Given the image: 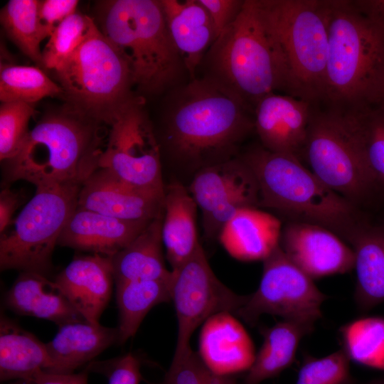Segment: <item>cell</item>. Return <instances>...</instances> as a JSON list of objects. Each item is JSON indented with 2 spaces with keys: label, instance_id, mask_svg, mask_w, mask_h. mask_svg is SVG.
I'll return each instance as SVG.
<instances>
[{
  "label": "cell",
  "instance_id": "obj_25",
  "mask_svg": "<svg viewBox=\"0 0 384 384\" xmlns=\"http://www.w3.org/2000/svg\"><path fill=\"white\" fill-rule=\"evenodd\" d=\"M163 210L127 246L110 257L114 283L167 279L162 247Z\"/></svg>",
  "mask_w": 384,
  "mask_h": 384
},
{
  "label": "cell",
  "instance_id": "obj_44",
  "mask_svg": "<svg viewBox=\"0 0 384 384\" xmlns=\"http://www.w3.org/2000/svg\"><path fill=\"white\" fill-rule=\"evenodd\" d=\"M353 2L367 18L384 28V0H354Z\"/></svg>",
  "mask_w": 384,
  "mask_h": 384
},
{
  "label": "cell",
  "instance_id": "obj_23",
  "mask_svg": "<svg viewBox=\"0 0 384 384\" xmlns=\"http://www.w3.org/2000/svg\"><path fill=\"white\" fill-rule=\"evenodd\" d=\"M279 220L272 215L248 208L238 211L218 238L225 250L242 261L264 260L279 246Z\"/></svg>",
  "mask_w": 384,
  "mask_h": 384
},
{
  "label": "cell",
  "instance_id": "obj_16",
  "mask_svg": "<svg viewBox=\"0 0 384 384\" xmlns=\"http://www.w3.org/2000/svg\"><path fill=\"white\" fill-rule=\"evenodd\" d=\"M164 198L136 189L99 168L81 186L78 206L129 221H151Z\"/></svg>",
  "mask_w": 384,
  "mask_h": 384
},
{
  "label": "cell",
  "instance_id": "obj_3",
  "mask_svg": "<svg viewBox=\"0 0 384 384\" xmlns=\"http://www.w3.org/2000/svg\"><path fill=\"white\" fill-rule=\"evenodd\" d=\"M102 124L68 103L46 113L18 153L3 162L4 180H23L36 187L82 186L99 169L107 134Z\"/></svg>",
  "mask_w": 384,
  "mask_h": 384
},
{
  "label": "cell",
  "instance_id": "obj_12",
  "mask_svg": "<svg viewBox=\"0 0 384 384\" xmlns=\"http://www.w3.org/2000/svg\"><path fill=\"white\" fill-rule=\"evenodd\" d=\"M328 297L313 279L294 265L279 246L263 260V272L257 290L247 295L236 315L255 324L264 314L277 315L314 329Z\"/></svg>",
  "mask_w": 384,
  "mask_h": 384
},
{
  "label": "cell",
  "instance_id": "obj_37",
  "mask_svg": "<svg viewBox=\"0 0 384 384\" xmlns=\"http://www.w3.org/2000/svg\"><path fill=\"white\" fill-rule=\"evenodd\" d=\"M349 361L343 348L321 358H310L300 368L295 384H351Z\"/></svg>",
  "mask_w": 384,
  "mask_h": 384
},
{
  "label": "cell",
  "instance_id": "obj_13",
  "mask_svg": "<svg viewBox=\"0 0 384 384\" xmlns=\"http://www.w3.org/2000/svg\"><path fill=\"white\" fill-rule=\"evenodd\" d=\"M170 292L178 321L174 354L191 348V336L200 324L218 313L236 315L247 299L218 279L201 245L189 259L171 270Z\"/></svg>",
  "mask_w": 384,
  "mask_h": 384
},
{
  "label": "cell",
  "instance_id": "obj_2",
  "mask_svg": "<svg viewBox=\"0 0 384 384\" xmlns=\"http://www.w3.org/2000/svg\"><path fill=\"white\" fill-rule=\"evenodd\" d=\"M199 70L201 77L233 93L253 111L265 95L287 92L284 58L264 0H245L239 16L215 38Z\"/></svg>",
  "mask_w": 384,
  "mask_h": 384
},
{
  "label": "cell",
  "instance_id": "obj_39",
  "mask_svg": "<svg viewBox=\"0 0 384 384\" xmlns=\"http://www.w3.org/2000/svg\"><path fill=\"white\" fill-rule=\"evenodd\" d=\"M208 11L216 38L239 16L245 0H198Z\"/></svg>",
  "mask_w": 384,
  "mask_h": 384
},
{
  "label": "cell",
  "instance_id": "obj_46",
  "mask_svg": "<svg viewBox=\"0 0 384 384\" xmlns=\"http://www.w3.org/2000/svg\"><path fill=\"white\" fill-rule=\"evenodd\" d=\"M9 384H34L32 381L28 380H16V381Z\"/></svg>",
  "mask_w": 384,
  "mask_h": 384
},
{
  "label": "cell",
  "instance_id": "obj_38",
  "mask_svg": "<svg viewBox=\"0 0 384 384\" xmlns=\"http://www.w3.org/2000/svg\"><path fill=\"white\" fill-rule=\"evenodd\" d=\"M218 375L191 348L184 353L174 355L164 384H210Z\"/></svg>",
  "mask_w": 384,
  "mask_h": 384
},
{
  "label": "cell",
  "instance_id": "obj_5",
  "mask_svg": "<svg viewBox=\"0 0 384 384\" xmlns=\"http://www.w3.org/2000/svg\"><path fill=\"white\" fill-rule=\"evenodd\" d=\"M328 53L321 104L351 108L378 97L384 87V28L351 0H326Z\"/></svg>",
  "mask_w": 384,
  "mask_h": 384
},
{
  "label": "cell",
  "instance_id": "obj_31",
  "mask_svg": "<svg viewBox=\"0 0 384 384\" xmlns=\"http://www.w3.org/2000/svg\"><path fill=\"white\" fill-rule=\"evenodd\" d=\"M343 110L351 119L375 183L384 185V97Z\"/></svg>",
  "mask_w": 384,
  "mask_h": 384
},
{
  "label": "cell",
  "instance_id": "obj_1",
  "mask_svg": "<svg viewBox=\"0 0 384 384\" xmlns=\"http://www.w3.org/2000/svg\"><path fill=\"white\" fill-rule=\"evenodd\" d=\"M159 132L161 155L193 174L238 156L255 131L254 111L240 97L201 76L164 95Z\"/></svg>",
  "mask_w": 384,
  "mask_h": 384
},
{
  "label": "cell",
  "instance_id": "obj_27",
  "mask_svg": "<svg viewBox=\"0 0 384 384\" xmlns=\"http://www.w3.org/2000/svg\"><path fill=\"white\" fill-rule=\"evenodd\" d=\"M48 364L46 343L1 314L0 380H31Z\"/></svg>",
  "mask_w": 384,
  "mask_h": 384
},
{
  "label": "cell",
  "instance_id": "obj_26",
  "mask_svg": "<svg viewBox=\"0 0 384 384\" xmlns=\"http://www.w3.org/2000/svg\"><path fill=\"white\" fill-rule=\"evenodd\" d=\"M347 241L355 255V299L368 309L384 302V230L361 225Z\"/></svg>",
  "mask_w": 384,
  "mask_h": 384
},
{
  "label": "cell",
  "instance_id": "obj_32",
  "mask_svg": "<svg viewBox=\"0 0 384 384\" xmlns=\"http://www.w3.org/2000/svg\"><path fill=\"white\" fill-rule=\"evenodd\" d=\"M37 0H10L1 9V22L10 39L36 63L43 66L41 43L50 32L39 17Z\"/></svg>",
  "mask_w": 384,
  "mask_h": 384
},
{
  "label": "cell",
  "instance_id": "obj_35",
  "mask_svg": "<svg viewBox=\"0 0 384 384\" xmlns=\"http://www.w3.org/2000/svg\"><path fill=\"white\" fill-rule=\"evenodd\" d=\"M92 19L76 11L55 26L42 53L43 67L58 70L84 39Z\"/></svg>",
  "mask_w": 384,
  "mask_h": 384
},
{
  "label": "cell",
  "instance_id": "obj_21",
  "mask_svg": "<svg viewBox=\"0 0 384 384\" xmlns=\"http://www.w3.org/2000/svg\"><path fill=\"white\" fill-rule=\"evenodd\" d=\"M117 328L80 320L58 326L53 338L46 343L48 364L44 370L53 373H73L104 350L118 343Z\"/></svg>",
  "mask_w": 384,
  "mask_h": 384
},
{
  "label": "cell",
  "instance_id": "obj_6",
  "mask_svg": "<svg viewBox=\"0 0 384 384\" xmlns=\"http://www.w3.org/2000/svg\"><path fill=\"white\" fill-rule=\"evenodd\" d=\"M239 155L256 178L259 207L277 210L291 221L324 227L346 240L362 225L356 206L325 185L295 156L261 145Z\"/></svg>",
  "mask_w": 384,
  "mask_h": 384
},
{
  "label": "cell",
  "instance_id": "obj_48",
  "mask_svg": "<svg viewBox=\"0 0 384 384\" xmlns=\"http://www.w3.org/2000/svg\"><path fill=\"white\" fill-rule=\"evenodd\" d=\"M380 96H383V97H384V87H383V90L382 93H381V95H380Z\"/></svg>",
  "mask_w": 384,
  "mask_h": 384
},
{
  "label": "cell",
  "instance_id": "obj_28",
  "mask_svg": "<svg viewBox=\"0 0 384 384\" xmlns=\"http://www.w3.org/2000/svg\"><path fill=\"white\" fill-rule=\"evenodd\" d=\"M257 186L255 174L238 155L196 171L188 191L203 217L232 196Z\"/></svg>",
  "mask_w": 384,
  "mask_h": 384
},
{
  "label": "cell",
  "instance_id": "obj_30",
  "mask_svg": "<svg viewBox=\"0 0 384 384\" xmlns=\"http://www.w3.org/2000/svg\"><path fill=\"white\" fill-rule=\"evenodd\" d=\"M170 277L167 279L115 283L116 301L119 310V325L117 327L119 343H124L135 335L151 309L161 303L171 301Z\"/></svg>",
  "mask_w": 384,
  "mask_h": 384
},
{
  "label": "cell",
  "instance_id": "obj_33",
  "mask_svg": "<svg viewBox=\"0 0 384 384\" xmlns=\"http://www.w3.org/2000/svg\"><path fill=\"white\" fill-rule=\"evenodd\" d=\"M64 95L60 85L39 68L1 64L0 100L35 104L43 98Z\"/></svg>",
  "mask_w": 384,
  "mask_h": 384
},
{
  "label": "cell",
  "instance_id": "obj_19",
  "mask_svg": "<svg viewBox=\"0 0 384 384\" xmlns=\"http://www.w3.org/2000/svg\"><path fill=\"white\" fill-rule=\"evenodd\" d=\"M199 355L214 373L224 376L248 370L256 356L245 329L228 312L216 314L203 323Z\"/></svg>",
  "mask_w": 384,
  "mask_h": 384
},
{
  "label": "cell",
  "instance_id": "obj_20",
  "mask_svg": "<svg viewBox=\"0 0 384 384\" xmlns=\"http://www.w3.org/2000/svg\"><path fill=\"white\" fill-rule=\"evenodd\" d=\"M160 2L170 36L191 80L193 79L216 38L211 18L198 0H160Z\"/></svg>",
  "mask_w": 384,
  "mask_h": 384
},
{
  "label": "cell",
  "instance_id": "obj_14",
  "mask_svg": "<svg viewBox=\"0 0 384 384\" xmlns=\"http://www.w3.org/2000/svg\"><path fill=\"white\" fill-rule=\"evenodd\" d=\"M279 246L289 260L312 279L354 268L353 249L335 233L318 225L290 221L282 229Z\"/></svg>",
  "mask_w": 384,
  "mask_h": 384
},
{
  "label": "cell",
  "instance_id": "obj_42",
  "mask_svg": "<svg viewBox=\"0 0 384 384\" xmlns=\"http://www.w3.org/2000/svg\"><path fill=\"white\" fill-rule=\"evenodd\" d=\"M20 193L4 186L0 192V234L13 223L12 217L21 203Z\"/></svg>",
  "mask_w": 384,
  "mask_h": 384
},
{
  "label": "cell",
  "instance_id": "obj_36",
  "mask_svg": "<svg viewBox=\"0 0 384 384\" xmlns=\"http://www.w3.org/2000/svg\"><path fill=\"white\" fill-rule=\"evenodd\" d=\"M35 104L22 102H1L0 106V159L13 158L19 151L30 129Z\"/></svg>",
  "mask_w": 384,
  "mask_h": 384
},
{
  "label": "cell",
  "instance_id": "obj_40",
  "mask_svg": "<svg viewBox=\"0 0 384 384\" xmlns=\"http://www.w3.org/2000/svg\"><path fill=\"white\" fill-rule=\"evenodd\" d=\"M108 384H139L142 379L141 363L132 353L106 364Z\"/></svg>",
  "mask_w": 384,
  "mask_h": 384
},
{
  "label": "cell",
  "instance_id": "obj_8",
  "mask_svg": "<svg viewBox=\"0 0 384 384\" xmlns=\"http://www.w3.org/2000/svg\"><path fill=\"white\" fill-rule=\"evenodd\" d=\"M55 73L68 103L104 124L137 95L127 63L93 18L80 46Z\"/></svg>",
  "mask_w": 384,
  "mask_h": 384
},
{
  "label": "cell",
  "instance_id": "obj_29",
  "mask_svg": "<svg viewBox=\"0 0 384 384\" xmlns=\"http://www.w3.org/2000/svg\"><path fill=\"white\" fill-rule=\"evenodd\" d=\"M313 329L304 325L283 320L262 331L263 343L255 356L254 363L247 370L246 384H260L275 377L294 361L302 337Z\"/></svg>",
  "mask_w": 384,
  "mask_h": 384
},
{
  "label": "cell",
  "instance_id": "obj_24",
  "mask_svg": "<svg viewBox=\"0 0 384 384\" xmlns=\"http://www.w3.org/2000/svg\"><path fill=\"white\" fill-rule=\"evenodd\" d=\"M163 208L162 242L174 270L189 259L201 245L196 230L198 206L189 191L174 181L165 186Z\"/></svg>",
  "mask_w": 384,
  "mask_h": 384
},
{
  "label": "cell",
  "instance_id": "obj_22",
  "mask_svg": "<svg viewBox=\"0 0 384 384\" xmlns=\"http://www.w3.org/2000/svg\"><path fill=\"white\" fill-rule=\"evenodd\" d=\"M5 304L16 314L49 320L58 326L85 319L54 280L33 272H21L7 292Z\"/></svg>",
  "mask_w": 384,
  "mask_h": 384
},
{
  "label": "cell",
  "instance_id": "obj_10",
  "mask_svg": "<svg viewBox=\"0 0 384 384\" xmlns=\"http://www.w3.org/2000/svg\"><path fill=\"white\" fill-rule=\"evenodd\" d=\"M302 159L325 185L356 206L375 185L348 113L314 105Z\"/></svg>",
  "mask_w": 384,
  "mask_h": 384
},
{
  "label": "cell",
  "instance_id": "obj_17",
  "mask_svg": "<svg viewBox=\"0 0 384 384\" xmlns=\"http://www.w3.org/2000/svg\"><path fill=\"white\" fill-rule=\"evenodd\" d=\"M54 281L85 320L100 324L114 282L110 257L99 254L76 257Z\"/></svg>",
  "mask_w": 384,
  "mask_h": 384
},
{
  "label": "cell",
  "instance_id": "obj_47",
  "mask_svg": "<svg viewBox=\"0 0 384 384\" xmlns=\"http://www.w3.org/2000/svg\"><path fill=\"white\" fill-rule=\"evenodd\" d=\"M369 384H384V381L374 382Z\"/></svg>",
  "mask_w": 384,
  "mask_h": 384
},
{
  "label": "cell",
  "instance_id": "obj_4",
  "mask_svg": "<svg viewBox=\"0 0 384 384\" xmlns=\"http://www.w3.org/2000/svg\"><path fill=\"white\" fill-rule=\"evenodd\" d=\"M97 26L128 64L139 95L157 96L191 80L160 0L100 1Z\"/></svg>",
  "mask_w": 384,
  "mask_h": 384
},
{
  "label": "cell",
  "instance_id": "obj_15",
  "mask_svg": "<svg viewBox=\"0 0 384 384\" xmlns=\"http://www.w3.org/2000/svg\"><path fill=\"white\" fill-rule=\"evenodd\" d=\"M314 105L276 92L261 98L254 108L255 132L265 149L302 161Z\"/></svg>",
  "mask_w": 384,
  "mask_h": 384
},
{
  "label": "cell",
  "instance_id": "obj_9",
  "mask_svg": "<svg viewBox=\"0 0 384 384\" xmlns=\"http://www.w3.org/2000/svg\"><path fill=\"white\" fill-rule=\"evenodd\" d=\"M80 187L73 183L36 187L11 229L1 234V271L18 270L48 276L55 246L78 206Z\"/></svg>",
  "mask_w": 384,
  "mask_h": 384
},
{
  "label": "cell",
  "instance_id": "obj_43",
  "mask_svg": "<svg viewBox=\"0 0 384 384\" xmlns=\"http://www.w3.org/2000/svg\"><path fill=\"white\" fill-rule=\"evenodd\" d=\"M87 378L86 370L78 373H53L41 370L31 381L34 384H87Z\"/></svg>",
  "mask_w": 384,
  "mask_h": 384
},
{
  "label": "cell",
  "instance_id": "obj_41",
  "mask_svg": "<svg viewBox=\"0 0 384 384\" xmlns=\"http://www.w3.org/2000/svg\"><path fill=\"white\" fill-rule=\"evenodd\" d=\"M78 4L77 0L40 1L38 9L40 19L51 33L55 26L77 11Z\"/></svg>",
  "mask_w": 384,
  "mask_h": 384
},
{
  "label": "cell",
  "instance_id": "obj_11",
  "mask_svg": "<svg viewBox=\"0 0 384 384\" xmlns=\"http://www.w3.org/2000/svg\"><path fill=\"white\" fill-rule=\"evenodd\" d=\"M105 124L109 129L99 168L136 189L164 198L161 146L146 98L136 95Z\"/></svg>",
  "mask_w": 384,
  "mask_h": 384
},
{
  "label": "cell",
  "instance_id": "obj_34",
  "mask_svg": "<svg viewBox=\"0 0 384 384\" xmlns=\"http://www.w3.org/2000/svg\"><path fill=\"white\" fill-rule=\"evenodd\" d=\"M343 349L350 360L384 370V318L356 319L340 329Z\"/></svg>",
  "mask_w": 384,
  "mask_h": 384
},
{
  "label": "cell",
  "instance_id": "obj_18",
  "mask_svg": "<svg viewBox=\"0 0 384 384\" xmlns=\"http://www.w3.org/2000/svg\"><path fill=\"white\" fill-rule=\"evenodd\" d=\"M151 221L124 220L77 206L60 235L58 245L112 257Z\"/></svg>",
  "mask_w": 384,
  "mask_h": 384
},
{
  "label": "cell",
  "instance_id": "obj_45",
  "mask_svg": "<svg viewBox=\"0 0 384 384\" xmlns=\"http://www.w3.org/2000/svg\"><path fill=\"white\" fill-rule=\"evenodd\" d=\"M210 384H236L235 381L229 376L218 375L217 378Z\"/></svg>",
  "mask_w": 384,
  "mask_h": 384
},
{
  "label": "cell",
  "instance_id": "obj_7",
  "mask_svg": "<svg viewBox=\"0 0 384 384\" xmlns=\"http://www.w3.org/2000/svg\"><path fill=\"white\" fill-rule=\"evenodd\" d=\"M284 58L287 93L322 102L328 53L326 0H264Z\"/></svg>",
  "mask_w": 384,
  "mask_h": 384
}]
</instances>
